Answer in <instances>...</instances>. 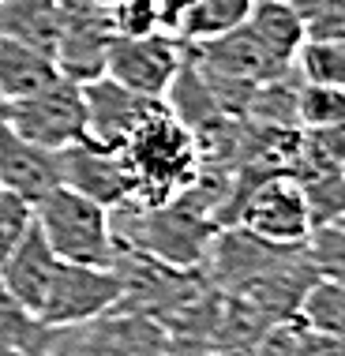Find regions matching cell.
<instances>
[{
	"label": "cell",
	"mask_w": 345,
	"mask_h": 356,
	"mask_svg": "<svg viewBox=\"0 0 345 356\" xmlns=\"http://www.w3.org/2000/svg\"><path fill=\"white\" fill-rule=\"evenodd\" d=\"M0 120L15 136L38 143L45 150H64L86 139V102H83V83L56 79L45 90L26 94V98L4 102Z\"/></svg>",
	"instance_id": "3957f363"
},
{
	"label": "cell",
	"mask_w": 345,
	"mask_h": 356,
	"mask_svg": "<svg viewBox=\"0 0 345 356\" xmlns=\"http://www.w3.org/2000/svg\"><path fill=\"white\" fill-rule=\"evenodd\" d=\"M61 180H64V188L94 199L105 210L131 203V195H136V177H131L124 150L98 147L90 139L61 150Z\"/></svg>",
	"instance_id": "ba28073f"
},
{
	"label": "cell",
	"mask_w": 345,
	"mask_h": 356,
	"mask_svg": "<svg viewBox=\"0 0 345 356\" xmlns=\"http://www.w3.org/2000/svg\"><path fill=\"white\" fill-rule=\"evenodd\" d=\"M61 259L53 255V248L45 244L42 229H31L23 236V244H15L12 255L0 259V285L15 304H23L31 315H38V307L45 300V289L53 282V270Z\"/></svg>",
	"instance_id": "4fadbf2b"
},
{
	"label": "cell",
	"mask_w": 345,
	"mask_h": 356,
	"mask_svg": "<svg viewBox=\"0 0 345 356\" xmlns=\"http://www.w3.org/2000/svg\"><path fill=\"white\" fill-rule=\"evenodd\" d=\"M188 45L172 34H147V38H113L105 53V75L113 83L128 86L147 98H161L172 75L180 72Z\"/></svg>",
	"instance_id": "52a82bcc"
},
{
	"label": "cell",
	"mask_w": 345,
	"mask_h": 356,
	"mask_svg": "<svg viewBox=\"0 0 345 356\" xmlns=\"http://www.w3.org/2000/svg\"><path fill=\"white\" fill-rule=\"evenodd\" d=\"M56 79H61V68L49 53L12 42V38H0V98L4 102L38 94Z\"/></svg>",
	"instance_id": "5bb4252c"
},
{
	"label": "cell",
	"mask_w": 345,
	"mask_h": 356,
	"mask_svg": "<svg viewBox=\"0 0 345 356\" xmlns=\"http://www.w3.org/2000/svg\"><path fill=\"white\" fill-rule=\"evenodd\" d=\"M293 180L304 191V203H308V214H312V229L345 218V177H342V169H308V172H296Z\"/></svg>",
	"instance_id": "ffe728a7"
},
{
	"label": "cell",
	"mask_w": 345,
	"mask_h": 356,
	"mask_svg": "<svg viewBox=\"0 0 345 356\" xmlns=\"http://www.w3.org/2000/svg\"><path fill=\"white\" fill-rule=\"evenodd\" d=\"M34 218L45 244L53 248V255L61 263L113 270L117 240H113L109 210L98 207L94 199H86L72 188H56L53 195L34 203Z\"/></svg>",
	"instance_id": "7a4b0ae2"
},
{
	"label": "cell",
	"mask_w": 345,
	"mask_h": 356,
	"mask_svg": "<svg viewBox=\"0 0 345 356\" xmlns=\"http://www.w3.org/2000/svg\"><path fill=\"white\" fill-rule=\"evenodd\" d=\"M98 4H102V8H113V4H120V0H98Z\"/></svg>",
	"instance_id": "f1b7e54d"
},
{
	"label": "cell",
	"mask_w": 345,
	"mask_h": 356,
	"mask_svg": "<svg viewBox=\"0 0 345 356\" xmlns=\"http://www.w3.org/2000/svg\"><path fill=\"white\" fill-rule=\"evenodd\" d=\"M64 188L61 180V150H45L38 143L15 136L4 120H0V191L23 195L26 203H42Z\"/></svg>",
	"instance_id": "7c38bea8"
},
{
	"label": "cell",
	"mask_w": 345,
	"mask_h": 356,
	"mask_svg": "<svg viewBox=\"0 0 345 356\" xmlns=\"http://www.w3.org/2000/svg\"><path fill=\"white\" fill-rule=\"evenodd\" d=\"M79 356H172L169 326L147 312H109L102 319L83 326V338L75 341Z\"/></svg>",
	"instance_id": "30bf717a"
},
{
	"label": "cell",
	"mask_w": 345,
	"mask_h": 356,
	"mask_svg": "<svg viewBox=\"0 0 345 356\" xmlns=\"http://www.w3.org/2000/svg\"><path fill=\"white\" fill-rule=\"evenodd\" d=\"M113 42L109 8L98 0H61V26H56L53 60L64 79L94 83L105 75V53Z\"/></svg>",
	"instance_id": "8992f818"
},
{
	"label": "cell",
	"mask_w": 345,
	"mask_h": 356,
	"mask_svg": "<svg viewBox=\"0 0 345 356\" xmlns=\"http://www.w3.org/2000/svg\"><path fill=\"white\" fill-rule=\"evenodd\" d=\"M233 221L274 248H300L312 236L308 203L289 172H274V177H263L259 184H252Z\"/></svg>",
	"instance_id": "5b68a950"
},
{
	"label": "cell",
	"mask_w": 345,
	"mask_h": 356,
	"mask_svg": "<svg viewBox=\"0 0 345 356\" xmlns=\"http://www.w3.org/2000/svg\"><path fill=\"white\" fill-rule=\"evenodd\" d=\"M293 72L308 86H342L345 90V45L304 38V45L293 56Z\"/></svg>",
	"instance_id": "44dd1931"
},
{
	"label": "cell",
	"mask_w": 345,
	"mask_h": 356,
	"mask_svg": "<svg viewBox=\"0 0 345 356\" xmlns=\"http://www.w3.org/2000/svg\"><path fill=\"white\" fill-rule=\"evenodd\" d=\"M255 0H191L184 23H180V42L184 45H203L210 38H222L229 31L248 23Z\"/></svg>",
	"instance_id": "ac0fdd59"
},
{
	"label": "cell",
	"mask_w": 345,
	"mask_h": 356,
	"mask_svg": "<svg viewBox=\"0 0 345 356\" xmlns=\"http://www.w3.org/2000/svg\"><path fill=\"white\" fill-rule=\"evenodd\" d=\"M293 252L296 248H274V244H266V240L252 236L248 229L233 225V229H218L214 233L203 263H210V282L222 289V293H236V289H244L248 282H255L259 274L274 270V266Z\"/></svg>",
	"instance_id": "8fae6325"
},
{
	"label": "cell",
	"mask_w": 345,
	"mask_h": 356,
	"mask_svg": "<svg viewBox=\"0 0 345 356\" xmlns=\"http://www.w3.org/2000/svg\"><path fill=\"white\" fill-rule=\"evenodd\" d=\"M248 31L266 45V53L274 60H282L285 68H293V56L304 45V23L296 15L289 0H255L252 15H248Z\"/></svg>",
	"instance_id": "2e32d148"
},
{
	"label": "cell",
	"mask_w": 345,
	"mask_h": 356,
	"mask_svg": "<svg viewBox=\"0 0 345 356\" xmlns=\"http://www.w3.org/2000/svg\"><path fill=\"white\" fill-rule=\"evenodd\" d=\"M304 23V34L345 45V0H289Z\"/></svg>",
	"instance_id": "cb8c5ba5"
},
{
	"label": "cell",
	"mask_w": 345,
	"mask_h": 356,
	"mask_svg": "<svg viewBox=\"0 0 345 356\" xmlns=\"http://www.w3.org/2000/svg\"><path fill=\"white\" fill-rule=\"evenodd\" d=\"M56 26H61V0H0V38L34 45L53 56Z\"/></svg>",
	"instance_id": "9a60e30c"
},
{
	"label": "cell",
	"mask_w": 345,
	"mask_h": 356,
	"mask_svg": "<svg viewBox=\"0 0 345 356\" xmlns=\"http://www.w3.org/2000/svg\"><path fill=\"white\" fill-rule=\"evenodd\" d=\"M296 356H345V334H319L296 326Z\"/></svg>",
	"instance_id": "4316f807"
},
{
	"label": "cell",
	"mask_w": 345,
	"mask_h": 356,
	"mask_svg": "<svg viewBox=\"0 0 345 356\" xmlns=\"http://www.w3.org/2000/svg\"><path fill=\"white\" fill-rule=\"evenodd\" d=\"M68 356H79V353H75V341H68Z\"/></svg>",
	"instance_id": "f546056e"
},
{
	"label": "cell",
	"mask_w": 345,
	"mask_h": 356,
	"mask_svg": "<svg viewBox=\"0 0 345 356\" xmlns=\"http://www.w3.org/2000/svg\"><path fill=\"white\" fill-rule=\"evenodd\" d=\"M304 255H308L315 277L345 285V218L315 225L312 236L304 240Z\"/></svg>",
	"instance_id": "7402d4cb"
},
{
	"label": "cell",
	"mask_w": 345,
	"mask_h": 356,
	"mask_svg": "<svg viewBox=\"0 0 345 356\" xmlns=\"http://www.w3.org/2000/svg\"><path fill=\"white\" fill-rule=\"evenodd\" d=\"M342 177H345V161H342Z\"/></svg>",
	"instance_id": "4dcf8cb0"
},
{
	"label": "cell",
	"mask_w": 345,
	"mask_h": 356,
	"mask_svg": "<svg viewBox=\"0 0 345 356\" xmlns=\"http://www.w3.org/2000/svg\"><path fill=\"white\" fill-rule=\"evenodd\" d=\"M124 158H128L131 177H136L131 207L139 210H154L169 203L172 195L188 191L199 180L195 139L166 105L139 124V131L124 147Z\"/></svg>",
	"instance_id": "6da1fadb"
},
{
	"label": "cell",
	"mask_w": 345,
	"mask_h": 356,
	"mask_svg": "<svg viewBox=\"0 0 345 356\" xmlns=\"http://www.w3.org/2000/svg\"><path fill=\"white\" fill-rule=\"evenodd\" d=\"M296 124L300 128H334L345 124V90L342 86H308L296 94Z\"/></svg>",
	"instance_id": "603a6c76"
},
{
	"label": "cell",
	"mask_w": 345,
	"mask_h": 356,
	"mask_svg": "<svg viewBox=\"0 0 345 356\" xmlns=\"http://www.w3.org/2000/svg\"><path fill=\"white\" fill-rule=\"evenodd\" d=\"M293 323L319 334H345V285L315 277L308 293H304L300 307H296Z\"/></svg>",
	"instance_id": "d6986e66"
},
{
	"label": "cell",
	"mask_w": 345,
	"mask_h": 356,
	"mask_svg": "<svg viewBox=\"0 0 345 356\" xmlns=\"http://www.w3.org/2000/svg\"><path fill=\"white\" fill-rule=\"evenodd\" d=\"M56 338L61 330H49L0 285V356H49L56 349Z\"/></svg>",
	"instance_id": "e0dca14e"
},
{
	"label": "cell",
	"mask_w": 345,
	"mask_h": 356,
	"mask_svg": "<svg viewBox=\"0 0 345 356\" xmlns=\"http://www.w3.org/2000/svg\"><path fill=\"white\" fill-rule=\"evenodd\" d=\"M83 102H86V139L109 150H124L128 139L139 131V124L166 105L161 98H147V94H136L128 86L113 83L109 75L83 83Z\"/></svg>",
	"instance_id": "9c48e42d"
},
{
	"label": "cell",
	"mask_w": 345,
	"mask_h": 356,
	"mask_svg": "<svg viewBox=\"0 0 345 356\" xmlns=\"http://www.w3.org/2000/svg\"><path fill=\"white\" fill-rule=\"evenodd\" d=\"M124 296V282L117 270L102 266H75V263H56L53 282L45 289V300L38 307V319L49 330H83L86 323L117 312Z\"/></svg>",
	"instance_id": "277c9868"
},
{
	"label": "cell",
	"mask_w": 345,
	"mask_h": 356,
	"mask_svg": "<svg viewBox=\"0 0 345 356\" xmlns=\"http://www.w3.org/2000/svg\"><path fill=\"white\" fill-rule=\"evenodd\" d=\"M158 4V19H161V34H180V23H184L191 0H154Z\"/></svg>",
	"instance_id": "83f0119b"
},
{
	"label": "cell",
	"mask_w": 345,
	"mask_h": 356,
	"mask_svg": "<svg viewBox=\"0 0 345 356\" xmlns=\"http://www.w3.org/2000/svg\"><path fill=\"white\" fill-rule=\"evenodd\" d=\"M109 23L113 38H147L161 31L154 0H120V4L109 8Z\"/></svg>",
	"instance_id": "484cf974"
},
{
	"label": "cell",
	"mask_w": 345,
	"mask_h": 356,
	"mask_svg": "<svg viewBox=\"0 0 345 356\" xmlns=\"http://www.w3.org/2000/svg\"><path fill=\"white\" fill-rule=\"evenodd\" d=\"M34 225V203H26L23 195H12V191H0V259L12 255L15 244H23V236Z\"/></svg>",
	"instance_id": "d4e9b609"
}]
</instances>
